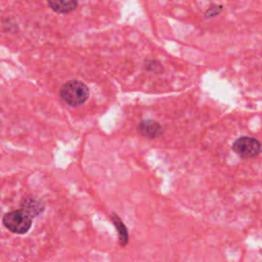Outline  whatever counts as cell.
<instances>
[{
  "mask_svg": "<svg viewBox=\"0 0 262 262\" xmlns=\"http://www.w3.org/2000/svg\"><path fill=\"white\" fill-rule=\"evenodd\" d=\"M59 95L66 103L73 107H77L87 101L89 97V88L80 80H71L61 86Z\"/></svg>",
  "mask_w": 262,
  "mask_h": 262,
  "instance_id": "obj_1",
  "label": "cell"
},
{
  "mask_svg": "<svg viewBox=\"0 0 262 262\" xmlns=\"http://www.w3.org/2000/svg\"><path fill=\"white\" fill-rule=\"evenodd\" d=\"M2 222L9 231L17 234H23L31 228L32 217L25 210L19 209L4 214Z\"/></svg>",
  "mask_w": 262,
  "mask_h": 262,
  "instance_id": "obj_2",
  "label": "cell"
},
{
  "mask_svg": "<svg viewBox=\"0 0 262 262\" xmlns=\"http://www.w3.org/2000/svg\"><path fill=\"white\" fill-rule=\"evenodd\" d=\"M232 149L238 157L247 160L259 156L262 150V145L260 141L254 137L243 136L233 142Z\"/></svg>",
  "mask_w": 262,
  "mask_h": 262,
  "instance_id": "obj_3",
  "label": "cell"
},
{
  "mask_svg": "<svg viewBox=\"0 0 262 262\" xmlns=\"http://www.w3.org/2000/svg\"><path fill=\"white\" fill-rule=\"evenodd\" d=\"M138 133L147 138H157L163 133V128L160 123L154 120H143L137 127Z\"/></svg>",
  "mask_w": 262,
  "mask_h": 262,
  "instance_id": "obj_4",
  "label": "cell"
},
{
  "mask_svg": "<svg viewBox=\"0 0 262 262\" xmlns=\"http://www.w3.org/2000/svg\"><path fill=\"white\" fill-rule=\"evenodd\" d=\"M21 209L25 210L31 217H34L39 215L44 210V203L42 200L29 196L21 202Z\"/></svg>",
  "mask_w": 262,
  "mask_h": 262,
  "instance_id": "obj_5",
  "label": "cell"
},
{
  "mask_svg": "<svg viewBox=\"0 0 262 262\" xmlns=\"http://www.w3.org/2000/svg\"><path fill=\"white\" fill-rule=\"evenodd\" d=\"M48 6L51 10L57 13H69L76 9L78 2L74 0L70 1H48Z\"/></svg>",
  "mask_w": 262,
  "mask_h": 262,
  "instance_id": "obj_6",
  "label": "cell"
},
{
  "mask_svg": "<svg viewBox=\"0 0 262 262\" xmlns=\"http://www.w3.org/2000/svg\"><path fill=\"white\" fill-rule=\"evenodd\" d=\"M112 219L118 229V232H119V235H120V239L122 242V244L124 245L127 241H128V234H127V230H126V227L124 226L123 222L120 220L119 217H117L115 214L112 216Z\"/></svg>",
  "mask_w": 262,
  "mask_h": 262,
  "instance_id": "obj_7",
  "label": "cell"
},
{
  "mask_svg": "<svg viewBox=\"0 0 262 262\" xmlns=\"http://www.w3.org/2000/svg\"><path fill=\"white\" fill-rule=\"evenodd\" d=\"M217 7H214V8H210L207 12H206V16L207 17H212V16H214L215 14H218L220 11H221V9H219V10H217L216 9Z\"/></svg>",
  "mask_w": 262,
  "mask_h": 262,
  "instance_id": "obj_8",
  "label": "cell"
}]
</instances>
